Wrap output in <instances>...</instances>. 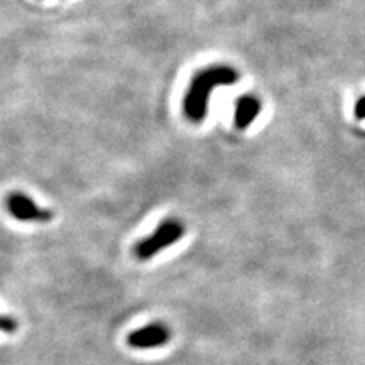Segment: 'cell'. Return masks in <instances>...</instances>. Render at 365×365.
Listing matches in <instances>:
<instances>
[{
  "instance_id": "cell-1",
  "label": "cell",
  "mask_w": 365,
  "mask_h": 365,
  "mask_svg": "<svg viewBox=\"0 0 365 365\" xmlns=\"http://www.w3.org/2000/svg\"><path fill=\"white\" fill-rule=\"evenodd\" d=\"M237 81H239V73L227 65L208 66L205 70L198 71L191 78L188 91L185 95V102H182L185 115L191 122H195V124L205 120V117L208 113V103L212 91L218 88V86L235 85Z\"/></svg>"
},
{
  "instance_id": "cell-3",
  "label": "cell",
  "mask_w": 365,
  "mask_h": 365,
  "mask_svg": "<svg viewBox=\"0 0 365 365\" xmlns=\"http://www.w3.org/2000/svg\"><path fill=\"white\" fill-rule=\"evenodd\" d=\"M171 330L166 323L153 322L127 335V345L135 350H153L170 344Z\"/></svg>"
},
{
  "instance_id": "cell-5",
  "label": "cell",
  "mask_w": 365,
  "mask_h": 365,
  "mask_svg": "<svg viewBox=\"0 0 365 365\" xmlns=\"http://www.w3.org/2000/svg\"><path fill=\"white\" fill-rule=\"evenodd\" d=\"M262 110V102L254 95H244L235 105V125L237 129L244 130L252 124L254 118Z\"/></svg>"
},
{
  "instance_id": "cell-7",
  "label": "cell",
  "mask_w": 365,
  "mask_h": 365,
  "mask_svg": "<svg viewBox=\"0 0 365 365\" xmlns=\"http://www.w3.org/2000/svg\"><path fill=\"white\" fill-rule=\"evenodd\" d=\"M355 117L365 118V97H362L355 105Z\"/></svg>"
},
{
  "instance_id": "cell-6",
  "label": "cell",
  "mask_w": 365,
  "mask_h": 365,
  "mask_svg": "<svg viewBox=\"0 0 365 365\" xmlns=\"http://www.w3.org/2000/svg\"><path fill=\"white\" fill-rule=\"evenodd\" d=\"M17 328H19V323H17L16 318L4 317V314H0V331H2V333H16Z\"/></svg>"
},
{
  "instance_id": "cell-2",
  "label": "cell",
  "mask_w": 365,
  "mask_h": 365,
  "mask_svg": "<svg viewBox=\"0 0 365 365\" xmlns=\"http://www.w3.org/2000/svg\"><path fill=\"white\" fill-rule=\"evenodd\" d=\"M186 228L180 220H166L159 223L156 230L134 245V255L139 261H149L161 250L170 249L185 235Z\"/></svg>"
},
{
  "instance_id": "cell-4",
  "label": "cell",
  "mask_w": 365,
  "mask_h": 365,
  "mask_svg": "<svg viewBox=\"0 0 365 365\" xmlns=\"http://www.w3.org/2000/svg\"><path fill=\"white\" fill-rule=\"evenodd\" d=\"M7 210L16 220L21 222H49L53 218V213L49 210L38 207L34 200L21 193L9 196Z\"/></svg>"
}]
</instances>
